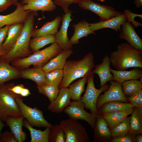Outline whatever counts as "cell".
<instances>
[{
  "mask_svg": "<svg viewBox=\"0 0 142 142\" xmlns=\"http://www.w3.org/2000/svg\"><path fill=\"white\" fill-rule=\"evenodd\" d=\"M65 136L62 127L55 124L51 128L48 140L49 142H65Z\"/></svg>",
  "mask_w": 142,
  "mask_h": 142,
  "instance_id": "cell-38",
  "label": "cell"
},
{
  "mask_svg": "<svg viewBox=\"0 0 142 142\" xmlns=\"http://www.w3.org/2000/svg\"><path fill=\"white\" fill-rule=\"evenodd\" d=\"M73 53L71 49L62 50L44 65L42 68V69L45 73L55 69H63L67 59Z\"/></svg>",
  "mask_w": 142,
  "mask_h": 142,
  "instance_id": "cell-20",
  "label": "cell"
},
{
  "mask_svg": "<svg viewBox=\"0 0 142 142\" xmlns=\"http://www.w3.org/2000/svg\"><path fill=\"white\" fill-rule=\"evenodd\" d=\"M94 141L95 142H110L113 137L106 120L99 114L96 117L94 129Z\"/></svg>",
  "mask_w": 142,
  "mask_h": 142,
  "instance_id": "cell-16",
  "label": "cell"
},
{
  "mask_svg": "<svg viewBox=\"0 0 142 142\" xmlns=\"http://www.w3.org/2000/svg\"><path fill=\"white\" fill-rule=\"evenodd\" d=\"M95 67L94 57L91 52L82 59L67 61L63 69V77L59 89L68 87L76 79L89 75Z\"/></svg>",
  "mask_w": 142,
  "mask_h": 142,
  "instance_id": "cell-3",
  "label": "cell"
},
{
  "mask_svg": "<svg viewBox=\"0 0 142 142\" xmlns=\"http://www.w3.org/2000/svg\"><path fill=\"white\" fill-rule=\"evenodd\" d=\"M12 5L11 0H0V12L4 11Z\"/></svg>",
  "mask_w": 142,
  "mask_h": 142,
  "instance_id": "cell-45",
  "label": "cell"
},
{
  "mask_svg": "<svg viewBox=\"0 0 142 142\" xmlns=\"http://www.w3.org/2000/svg\"><path fill=\"white\" fill-rule=\"evenodd\" d=\"M64 131L65 142H87L89 138L84 126L77 120L69 118L62 120L59 124Z\"/></svg>",
  "mask_w": 142,
  "mask_h": 142,
  "instance_id": "cell-7",
  "label": "cell"
},
{
  "mask_svg": "<svg viewBox=\"0 0 142 142\" xmlns=\"http://www.w3.org/2000/svg\"><path fill=\"white\" fill-rule=\"evenodd\" d=\"M127 99L129 103L134 107H142V89L138 90L127 98Z\"/></svg>",
  "mask_w": 142,
  "mask_h": 142,
  "instance_id": "cell-39",
  "label": "cell"
},
{
  "mask_svg": "<svg viewBox=\"0 0 142 142\" xmlns=\"http://www.w3.org/2000/svg\"><path fill=\"white\" fill-rule=\"evenodd\" d=\"M126 21V17L124 13L114 17L108 19L100 21L98 22L89 23L91 28L94 31L104 28H109L118 32L121 30V25Z\"/></svg>",
  "mask_w": 142,
  "mask_h": 142,
  "instance_id": "cell-18",
  "label": "cell"
},
{
  "mask_svg": "<svg viewBox=\"0 0 142 142\" xmlns=\"http://www.w3.org/2000/svg\"><path fill=\"white\" fill-rule=\"evenodd\" d=\"M129 133L134 135L142 133V107H134L131 114Z\"/></svg>",
  "mask_w": 142,
  "mask_h": 142,
  "instance_id": "cell-29",
  "label": "cell"
},
{
  "mask_svg": "<svg viewBox=\"0 0 142 142\" xmlns=\"http://www.w3.org/2000/svg\"><path fill=\"white\" fill-rule=\"evenodd\" d=\"M39 92L47 97L51 102L57 97L59 93V88L52 84H45L41 86H37Z\"/></svg>",
  "mask_w": 142,
  "mask_h": 142,
  "instance_id": "cell-35",
  "label": "cell"
},
{
  "mask_svg": "<svg viewBox=\"0 0 142 142\" xmlns=\"http://www.w3.org/2000/svg\"><path fill=\"white\" fill-rule=\"evenodd\" d=\"M113 74L112 80L122 84L124 82L131 80H138L142 77L141 68L134 67L129 71H118L111 68Z\"/></svg>",
  "mask_w": 142,
  "mask_h": 142,
  "instance_id": "cell-23",
  "label": "cell"
},
{
  "mask_svg": "<svg viewBox=\"0 0 142 142\" xmlns=\"http://www.w3.org/2000/svg\"><path fill=\"white\" fill-rule=\"evenodd\" d=\"M134 141L135 142H142V134H139L135 135L134 136Z\"/></svg>",
  "mask_w": 142,
  "mask_h": 142,
  "instance_id": "cell-48",
  "label": "cell"
},
{
  "mask_svg": "<svg viewBox=\"0 0 142 142\" xmlns=\"http://www.w3.org/2000/svg\"><path fill=\"white\" fill-rule=\"evenodd\" d=\"M16 6L12 13L5 15H0V28L14 23H24L31 11L24 10L21 2H18Z\"/></svg>",
  "mask_w": 142,
  "mask_h": 142,
  "instance_id": "cell-14",
  "label": "cell"
},
{
  "mask_svg": "<svg viewBox=\"0 0 142 142\" xmlns=\"http://www.w3.org/2000/svg\"><path fill=\"white\" fill-rule=\"evenodd\" d=\"M110 64L109 57L105 55L103 57L102 63L95 66L94 69L91 72L92 74L96 73L99 76L101 87L112 80L113 75L110 71Z\"/></svg>",
  "mask_w": 142,
  "mask_h": 142,
  "instance_id": "cell-19",
  "label": "cell"
},
{
  "mask_svg": "<svg viewBox=\"0 0 142 142\" xmlns=\"http://www.w3.org/2000/svg\"><path fill=\"white\" fill-rule=\"evenodd\" d=\"M78 4L81 8L90 11L98 15L101 21L108 19L122 13L110 6L101 4L92 0H80Z\"/></svg>",
  "mask_w": 142,
  "mask_h": 142,
  "instance_id": "cell-10",
  "label": "cell"
},
{
  "mask_svg": "<svg viewBox=\"0 0 142 142\" xmlns=\"http://www.w3.org/2000/svg\"><path fill=\"white\" fill-rule=\"evenodd\" d=\"M13 4V5H14L15 6H16L17 4V3L18 0H11Z\"/></svg>",
  "mask_w": 142,
  "mask_h": 142,
  "instance_id": "cell-52",
  "label": "cell"
},
{
  "mask_svg": "<svg viewBox=\"0 0 142 142\" xmlns=\"http://www.w3.org/2000/svg\"><path fill=\"white\" fill-rule=\"evenodd\" d=\"M130 119V117L127 116L123 121L110 130L113 137L122 136L129 133Z\"/></svg>",
  "mask_w": 142,
  "mask_h": 142,
  "instance_id": "cell-37",
  "label": "cell"
},
{
  "mask_svg": "<svg viewBox=\"0 0 142 142\" xmlns=\"http://www.w3.org/2000/svg\"><path fill=\"white\" fill-rule=\"evenodd\" d=\"M0 142H16L17 141L12 133L6 131L1 134Z\"/></svg>",
  "mask_w": 142,
  "mask_h": 142,
  "instance_id": "cell-43",
  "label": "cell"
},
{
  "mask_svg": "<svg viewBox=\"0 0 142 142\" xmlns=\"http://www.w3.org/2000/svg\"><path fill=\"white\" fill-rule=\"evenodd\" d=\"M61 21V17L58 16L52 21L45 23L41 28L34 29L32 37L34 38L44 35H55Z\"/></svg>",
  "mask_w": 142,
  "mask_h": 142,
  "instance_id": "cell-26",
  "label": "cell"
},
{
  "mask_svg": "<svg viewBox=\"0 0 142 142\" xmlns=\"http://www.w3.org/2000/svg\"><path fill=\"white\" fill-rule=\"evenodd\" d=\"M134 3L136 8H139L142 6V0H135Z\"/></svg>",
  "mask_w": 142,
  "mask_h": 142,
  "instance_id": "cell-49",
  "label": "cell"
},
{
  "mask_svg": "<svg viewBox=\"0 0 142 142\" xmlns=\"http://www.w3.org/2000/svg\"><path fill=\"white\" fill-rule=\"evenodd\" d=\"M134 107L128 110L106 113L102 115L107 122L109 127L112 129L131 114Z\"/></svg>",
  "mask_w": 142,
  "mask_h": 142,
  "instance_id": "cell-27",
  "label": "cell"
},
{
  "mask_svg": "<svg viewBox=\"0 0 142 142\" xmlns=\"http://www.w3.org/2000/svg\"><path fill=\"white\" fill-rule=\"evenodd\" d=\"M134 107L130 103L113 101L103 104L98 111L99 114L102 115L106 113L128 110Z\"/></svg>",
  "mask_w": 142,
  "mask_h": 142,
  "instance_id": "cell-30",
  "label": "cell"
},
{
  "mask_svg": "<svg viewBox=\"0 0 142 142\" xmlns=\"http://www.w3.org/2000/svg\"><path fill=\"white\" fill-rule=\"evenodd\" d=\"M16 101L23 116L31 126L46 128L53 126L44 118L42 111L36 107L32 108L27 106L23 103L22 97H17Z\"/></svg>",
  "mask_w": 142,
  "mask_h": 142,
  "instance_id": "cell-8",
  "label": "cell"
},
{
  "mask_svg": "<svg viewBox=\"0 0 142 142\" xmlns=\"http://www.w3.org/2000/svg\"><path fill=\"white\" fill-rule=\"evenodd\" d=\"M93 75L91 73L88 75L86 90L80 100L84 104L85 108L90 110L91 113L97 117L99 115L96 107L98 98L101 93L109 88V85L105 84L100 89H96L94 84Z\"/></svg>",
  "mask_w": 142,
  "mask_h": 142,
  "instance_id": "cell-6",
  "label": "cell"
},
{
  "mask_svg": "<svg viewBox=\"0 0 142 142\" xmlns=\"http://www.w3.org/2000/svg\"><path fill=\"white\" fill-rule=\"evenodd\" d=\"M109 57L111 65L117 70L133 67L142 68V51L127 43L118 45L116 50L112 52Z\"/></svg>",
  "mask_w": 142,
  "mask_h": 142,
  "instance_id": "cell-2",
  "label": "cell"
},
{
  "mask_svg": "<svg viewBox=\"0 0 142 142\" xmlns=\"http://www.w3.org/2000/svg\"><path fill=\"white\" fill-rule=\"evenodd\" d=\"M71 99L68 88H60L57 98L50 102L48 106V109L53 113H61L69 104L71 102Z\"/></svg>",
  "mask_w": 142,
  "mask_h": 142,
  "instance_id": "cell-17",
  "label": "cell"
},
{
  "mask_svg": "<svg viewBox=\"0 0 142 142\" xmlns=\"http://www.w3.org/2000/svg\"><path fill=\"white\" fill-rule=\"evenodd\" d=\"M56 43L40 50L34 52L32 54L22 58L13 61L14 67L18 69H24L33 65L35 67L42 68L49 60L55 57L62 51Z\"/></svg>",
  "mask_w": 142,
  "mask_h": 142,
  "instance_id": "cell-4",
  "label": "cell"
},
{
  "mask_svg": "<svg viewBox=\"0 0 142 142\" xmlns=\"http://www.w3.org/2000/svg\"><path fill=\"white\" fill-rule=\"evenodd\" d=\"M109 88L103 94H100L97 102V110L103 104L109 101H118L129 103L127 98L124 95L122 88V84L112 80Z\"/></svg>",
  "mask_w": 142,
  "mask_h": 142,
  "instance_id": "cell-11",
  "label": "cell"
},
{
  "mask_svg": "<svg viewBox=\"0 0 142 142\" xmlns=\"http://www.w3.org/2000/svg\"><path fill=\"white\" fill-rule=\"evenodd\" d=\"M55 35H44L33 38L31 39L30 47L32 52L39 50L46 45L55 42Z\"/></svg>",
  "mask_w": 142,
  "mask_h": 142,
  "instance_id": "cell-32",
  "label": "cell"
},
{
  "mask_svg": "<svg viewBox=\"0 0 142 142\" xmlns=\"http://www.w3.org/2000/svg\"><path fill=\"white\" fill-rule=\"evenodd\" d=\"M55 5L61 7L65 13H67L71 11L68 8V6L72 3H77L80 0H53Z\"/></svg>",
  "mask_w": 142,
  "mask_h": 142,
  "instance_id": "cell-41",
  "label": "cell"
},
{
  "mask_svg": "<svg viewBox=\"0 0 142 142\" xmlns=\"http://www.w3.org/2000/svg\"><path fill=\"white\" fill-rule=\"evenodd\" d=\"M72 27L74 28V33L69 40V43L72 46L79 43V40L82 37H87L90 34H95V32L91 28L89 23L85 20L74 24Z\"/></svg>",
  "mask_w": 142,
  "mask_h": 142,
  "instance_id": "cell-24",
  "label": "cell"
},
{
  "mask_svg": "<svg viewBox=\"0 0 142 142\" xmlns=\"http://www.w3.org/2000/svg\"><path fill=\"white\" fill-rule=\"evenodd\" d=\"M98 0L101 2H104L105 0Z\"/></svg>",
  "mask_w": 142,
  "mask_h": 142,
  "instance_id": "cell-53",
  "label": "cell"
},
{
  "mask_svg": "<svg viewBox=\"0 0 142 142\" xmlns=\"http://www.w3.org/2000/svg\"><path fill=\"white\" fill-rule=\"evenodd\" d=\"M23 27V23H15L10 25L6 38L3 44L2 48L9 50L17 41Z\"/></svg>",
  "mask_w": 142,
  "mask_h": 142,
  "instance_id": "cell-25",
  "label": "cell"
},
{
  "mask_svg": "<svg viewBox=\"0 0 142 142\" xmlns=\"http://www.w3.org/2000/svg\"><path fill=\"white\" fill-rule=\"evenodd\" d=\"M12 84L0 87V119L2 121L9 116L16 118L23 116L16 101L17 97L21 96L10 90Z\"/></svg>",
  "mask_w": 142,
  "mask_h": 142,
  "instance_id": "cell-5",
  "label": "cell"
},
{
  "mask_svg": "<svg viewBox=\"0 0 142 142\" xmlns=\"http://www.w3.org/2000/svg\"><path fill=\"white\" fill-rule=\"evenodd\" d=\"M21 2L24 10L36 13L39 11L52 12L56 7L53 0H21Z\"/></svg>",
  "mask_w": 142,
  "mask_h": 142,
  "instance_id": "cell-15",
  "label": "cell"
},
{
  "mask_svg": "<svg viewBox=\"0 0 142 142\" xmlns=\"http://www.w3.org/2000/svg\"><path fill=\"white\" fill-rule=\"evenodd\" d=\"M9 50L2 48L0 50V57L7 53Z\"/></svg>",
  "mask_w": 142,
  "mask_h": 142,
  "instance_id": "cell-50",
  "label": "cell"
},
{
  "mask_svg": "<svg viewBox=\"0 0 142 142\" xmlns=\"http://www.w3.org/2000/svg\"><path fill=\"white\" fill-rule=\"evenodd\" d=\"M24 88V86L22 84H19L14 85L13 84H12L9 89L13 93L20 95L22 90Z\"/></svg>",
  "mask_w": 142,
  "mask_h": 142,
  "instance_id": "cell-46",
  "label": "cell"
},
{
  "mask_svg": "<svg viewBox=\"0 0 142 142\" xmlns=\"http://www.w3.org/2000/svg\"><path fill=\"white\" fill-rule=\"evenodd\" d=\"M71 12V11L62 15V23L60 29L55 35L56 38L55 43L62 50L72 49V48L67 34L68 28L70 22L72 21Z\"/></svg>",
  "mask_w": 142,
  "mask_h": 142,
  "instance_id": "cell-13",
  "label": "cell"
},
{
  "mask_svg": "<svg viewBox=\"0 0 142 142\" xmlns=\"http://www.w3.org/2000/svg\"><path fill=\"white\" fill-rule=\"evenodd\" d=\"M63 75V69H55L46 73L45 84L53 85L59 88Z\"/></svg>",
  "mask_w": 142,
  "mask_h": 142,
  "instance_id": "cell-36",
  "label": "cell"
},
{
  "mask_svg": "<svg viewBox=\"0 0 142 142\" xmlns=\"http://www.w3.org/2000/svg\"><path fill=\"white\" fill-rule=\"evenodd\" d=\"M85 108L84 104L80 100H73L63 111L68 115L70 119L76 120H84L94 129L96 117L92 113H88L85 111Z\"/></svg>",
  "mask_w": 142,
  "mask_h": 142,
  "instance_id": "cell-9",
  "label": "cell"
},
{
  "mask_svg": "<svg viewBox=\"0 0 142 142\" xmlns=\"http://www.w3.org/2000/svg\"><path fill=\"white\" fill-rule=\"evenodd\" d=\"M9 25L0 28V50L2 49L3 44L6 38Z\"/></svg>",
  "mask_w": 142,
  "mask_h": 142,
  "instance_id": "cell-44",
  "label": "cell"
},
{
  "mask_svg": "<svg viewBox=\"0 0 142 142\" xmlns=\"http://www.w3.org/2000/svg\"><path fill=\"white\" fill-rule=\"evenodd\" d=\"M126 17V21L128 22H131L132 24L135 27H138V26L141 27L142 23L138 22L135 21L134 19L136 17H139L142 19L141 14H136L132 12L129 10L125 9L123 11Z\"/></svg>",
  "mask_w": 142,
  "mask_h": 142,
  "instance_id": "cell-40",
  "label": "cell"
},
{
  "mask_svg": "<svg viewBox=\"0 0 142 142\" xmlns=\"http://www.w3.org/2000/svg\"><path fill=\"white\" fill-rule=\"evenodd\" d=\"M24 118L23 116L17 118L9 116L5 121L17 142H23L26 139V134L22 130Z\"/></svg>",
  "mask_w": 142,
  "mask_h": 142,
  "instance_id": "cell-21",
  "label": "cell"
},
{
  "mask_svg": "<svg viewBox=\"0 0 142 142\" xmlns=\"http://www.w3.org/2000/svg\"><path fill=\"white\" fill-rule=\"evenodd\" d=\"M2 121L0 119V136L1 135V132L2 130L4 127V126L5 125V124H4Z\"/></svg>",
  "mask_w": 142,
  "mask_h": 142,
  "instance_id": "cell-51",
  "label": "cell"
},
{
  "mask_svg": "<svg viewBox=\"0 0 142 142\" xmlns=\"http://www.w3.org/2000/svg\"><path fill=\"white\" fill-rule=\"evenodd\" d=\"M134 135L129 133L125 135L112 137L110 142H134Z\"/></svg>",
  "mask_w": 142,
  "mask_h": 142,
  "instance_id": "cell-42",
  "label": "cell"
},
{
  "mask_svg": "<svg viewBox=\"0 0 142 142\" xmlns=\"http://www.w3.org/2000/svg\"><path fill=\"white\" fill-rule=\"evenodd\" d=\"M37 14L34 12H30L17 41L7 53L0 57L1 59L9 63L15 59L24 58L31 54L30 42L34 29V17Z\"/></svg>",
  "mask_w": 142,
  "mask_h": 142,
  "instance_id": "cell-1",
  "label": "cell"
},
{
  "mask_svg": "<svg viewBox=\"0 0 142 142\" xmlns=\"http://www.w3.org/2000/svg\"><path fill=\"white\" fill-rule=\"evenodd\" d=\"M121 26L119 38L126 40L134 48L142 51V40L136 32L131 23L126 21Z\"/></svg>",
  "mask_w": 142,
  "mask_h": 142,
  "instance_id": "cell-12",
  "label": "cell"
},
{
  "mask_svg": "<svg viewBox=\"0 0 142 142\" xmlns=\"http://www.w3.org/2000/svg\"><path fill=\"white\" fill-rule=\"evenodd\" d=\"M31 94L29 90L27 88L24 87L22 89L20 93V95L22 97L28 96Z\"/></svg>",
  "mask_w": 142,
  "mask_h": 142,
  "instance_id": "cell-47",
  "label": "cell"
},
{
  "mask_svg": "<svg viewBox=\"0 0 142 142\" xmlns=\"http://www.w3.org/2000/svg\"><path fill=\"white\" fill-rule=\"evenodd\" d=\"M23 125L30 132L31 142H49V136L51 128H47L43 131L37 130L30 125L26 120H23Z\"/></svg>",
  "mask_w": 142,
  "mask_h": 142,
  "instance_id": "cell-31",
  "label": "cell"
},
{
  "mask_svg": "<svg viewBox=\"0 0 142 142\" xmlns=\"http://www.w3.org/2000/svg\"><path fill=\"white\" fill-rule=\"evenodd\" d=\"M89 75L84 76L69 86L71 98L73 100H80L82 94L85 91V85Z\"/></svg>",
  "mask_w": 142,
  "mask_h": 142,
  "instance_id": "cell-33",
  "label": "cell"
},
{
  "mask_svg": "<svg viewBox=\"0 0 142 142\" xmlns=\"http://www.w3.org/2000/svg\"><path fill=\"white\" fill-rule=\"evenodd\" d=\"M21 71L0 58V87L6 82L21 77Z\"/></svg>",
  "mask_w": 142,
  "mask_h": 142,
  "instance_id": "cell-22",
  "label": "cell"
},
{
  "mask_svg": "<svg viewBox=\"0 0 142 142\" xmlns=\"http://www.w3.org/2000/svg\"><path fill=\"white\" fill-rule=\"evenodd\" d=\"M45 74L42 68L35 67L21 71V77L32 80L37 86H41L45 84Z\"/></svg>",
  "mask_w": 142,
  "mask_h": 142,
  "instance_id": "cell-28",
  "label": "cell"
},
{
  "mask_svg": "<svg viewBox=\"0 0 142 142\" xmlns=\"http://www.w3.org/2000/svg\"><path fill=\"white\" fill-rule=\"evenodd\" d=\"M123 93L127 98L138 90L142 89V83L138 80H131L126 81L122 84Z\"/></svg>",
  "mask_w": 142,
  "mask_h": 142,
  "instance_id": "cell-34",
  "label": "cell"
}]
</instances>
